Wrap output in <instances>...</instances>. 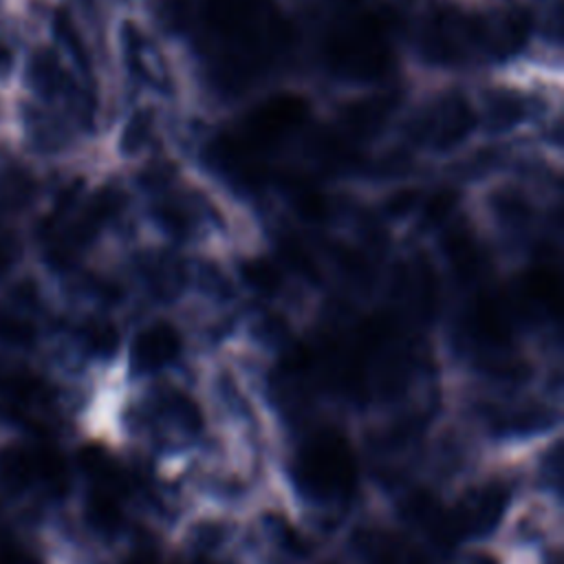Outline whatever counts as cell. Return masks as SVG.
<instances>
[{"mask_svg":"<svg viewBox=\"0 0 564 564\" xmlns=\"http://www.w3.org/2000/svg\"><path fill=\"white\" fill-rule=\"evenodd\" d=\"M134 234L185 256L240 260L264 249L253 209L187 150H176L130 174Z\"/></svg>","mask_w":564,"mask_h":564,"instance_id":"6da1fadb","label":"cell"},{"mask_svg":"<svg viewBox=\"0 0 564 564\" xmlns=\"http://www.w3.org/2000/svg\"><path fill=\"white\" fill-rule=\"evenodd\" d=\"M511 156L482 170L460 194V216L500 273L527 264L555 223L562 156L538 145L507 148Z\"/></svg>","mask_w":564,"mask_h":564,"instance_id":"7a4b0ae2","label":"cell"},{"mask_svg":"<svg viewBox=\"0 0 564 564\" xmlns=\"http://www.w3.org/2000/svg\"><path fill=\"white\" fill-rule=\"evenodd\" d=\"M99 13L117 106L132 99L154 101L187 130L207 115V93L189 44L170 33L145 0H101Z\"/></svg>","mask_w":564,"mask_h":564,"instance_id":"3957f363","label":"cell"},{"mask_svg":"<svg viewBox=\"0 0 564 564\" xmlns=\"http://www.w3.org/2000/svg\"><path fill=\"white\" fill-rule=\"evenodd\" d=\"M330 549L339 564H458L368 487L335 533Z\"/></svg>","mask_w":564,"mask_h":564,"instance_id":"277c9868","label":"cell"},{"mask_svg":"<svg viewBox=\"0 0 564 564\" xmlns=\"http://www.w3.org/2000/svg\"><path fill=\"white\" fill-rule=\"evenodd\" d=\"M203 344L176 313L145 311L126 330L121 364L130 383L192 372Z\"/></svg>","mask_w":564,"mask_h":564,"instance_id":"5b68a950","label":"cell"},{"mask_svg":"<svg viewBox=\"0 0 564 564\" xmlns=\"http://www.w3.org/2000/svg\"><path fill=\"white\" fill-rule=\"evenodd\" d=\"M31 452L35 463V482H40L51 496L64 498L70 489V469L64 454L46 441H40Z\"/></svg>","mask_w":564,"mask_h":564,"instance_id":"8992f818","label":"cell"},{"mask_svg":"<svg viewBox=\"0 0 564 564\" xmlns=\"http://www.w3.org/2000/svg\"><path fill=\"white\" fill-rule=\"evenodd\" d=\"M37 339H40L37 317L0 297V346L26 350V348H33Z\"/></svg>","mask_w":564,"mask_h":564,"instance_id":"52a82bcc","label":"cell"},{"mask_svg":"<svg viewBox=\"0 0 564 564\" xmlns=\"http://www.w3.org/2000/svg\"><path fill=\"white\" fill-rule=\"evenodd\" d=\"M0 480L11 491H24L35 482L33 452L22 445H7L0 452Z\"/></svg>","mask_w":564,"mask_h":564,"instance_id":"ba28073f","label":"cell"},{"mask_svg":"<svg viewBox=\"0 0 564 564\" xmlns=\"http://www.w3.org/2000/svg\"><path fill=\"white\" fill-rule=\"evenodd\" d=\"M0 564H37V560L11 535L0 531Z\"/></svg>","mask_w":564,"mask_h":564,"instance_id":"9c48e42d","label":"cell"},{"mask_svg":"<svg viewBox=\"0 0 564 564\" xmlns=\"http://www.w3.org/2000/svg\"><path fill=\"white\" fill-rule=\"evenodd\" d=\"M286 13H315L317 9H326L335 0H273Z\"/></svg>","mask_w":564,"mask_h":564,"instance_id":"30bf717a","label":"cell"}]
</instances>
